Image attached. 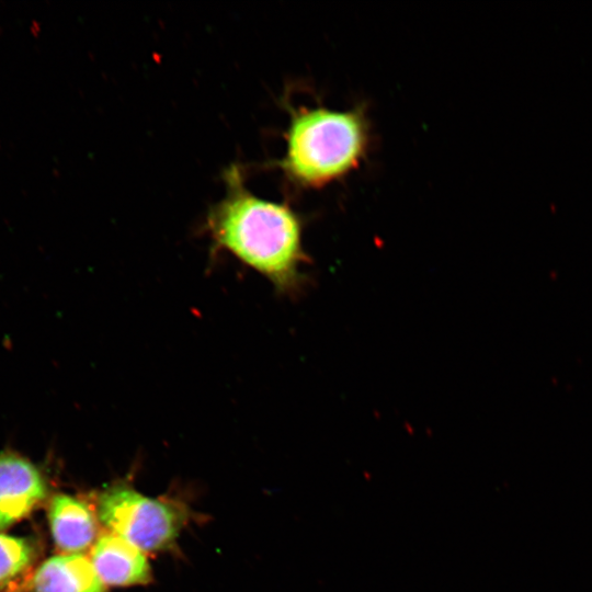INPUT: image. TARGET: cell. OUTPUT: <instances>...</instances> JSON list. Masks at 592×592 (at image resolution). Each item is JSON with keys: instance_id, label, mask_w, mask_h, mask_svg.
I'll use <instances>...</instances> for the list:
<instances>
[{"instance_id": "cell-8", "label": "cell", "mask_w": 592, "mask_h": 592, "mask_svg": "<svg viewBox=\"0 0 592 592\" xmlns=\"http://www.w3.org/2000/svg\"><path fill=\"white\" fill-rule=\"evenodd\" d=\"M35 557L34 544L29 538L0 533V587L24 576Z\"/></svg>"}, {"instance_id": "cell-1", "label": "cell", "mask_w": 592, "mask_h": 592, "mask_svg": "<svg viewBox=\"0 0 592 592\" xmlns=\"http://www.w3.org/2000/svg\"><path fill=\"white\" fill-rule=\"evenodd\" d=\"M225 182L226 195L206 219L214 251L226 252L262 275L277 294L298 295L309 263L301 217L286 203L248 191L236 166L225 172Z\"/></svg>"}, {"instance_id": "cell-5", "label": "cell", "mask_w": 592, "mask_h": 592, "mask_svg": "<svg viewBox=\"0 0 592 592\" xmlns=\"http://www.w3.org/2000/svg\"><path fill=\"white\" fill-rule=\"evenodd\" d=\"M89 558L105 587H130L151 580L145 553L111 532L99 536Z\"/></svg>"}, {"instance_id": "cell-6", "label": "cell", "mask_w": 592, "mask_h": 592, "mask_svg": "<svg viewBox=\"0 0 592 592\" xmlns=\"http://www.w3.org/2000/svg\"><path fill=\"white\" fill-rule=\"evenodd\" d=\"M52 537L61 554H82L99 538V520L83 501L66 493L53 496L48 503Z\"/></svg>"}, {"instance_id": "cell-7", "label": "cell", "mask_w": 592, "mask_h": 592, "mask_svg": "<svg viewBox=\"0 0 592 592\" xmlns=\"http://www.w3.org/2000/svg\"><path fill=\"white\" fill-rule=\"evenodd\" d=\"M31 592H106L89 557L60 554L43 561L30 576Z\"/></svg>"}, {"instance_id": "cell-4", "label": "cell", "mask_w": 592, "mask_h": 592, "mask_svg": "<svg viewBox=\"0 0 592 592\" xmlns=\"http://www.w3.org/2000/svg\"><path fill=\"white\" fill-rule=\"evenodd\" d=\"M46 497L39 467L15 451H0V532L29 516Z\"/></svg>"}, {"instance_id": "cell-3", "label": "cell", "mask_w": 592, "mask_h": 592, "mask_svg": "<svg viewBox=\"0 0 592 592\" xmlns=\"http://www.w3.org/2000/svg\"><path fill=\"white\" fill-rule=\"evenodd\" d=\"M95 514L109 532L145 554L171 548L189 517L182 504L147 497L127 485L103 490Z\"/></svg>"}, {"instance_id": "cell-2", "label": "cell", "mask_w": 592, "mask_h": 592, "mask_svg": "<svg viewBox=\"0 0 592 592\" xmlns=\"http://www.w3.org/2000/svg\"><path fill=\"white\" fill-rule=\"evenodd\" d=\"M280 167L301 187L319 189L355 170L369 145V128L361 107L338 111L325 106L291 112Z\"/></svg>"}]
</instances>
